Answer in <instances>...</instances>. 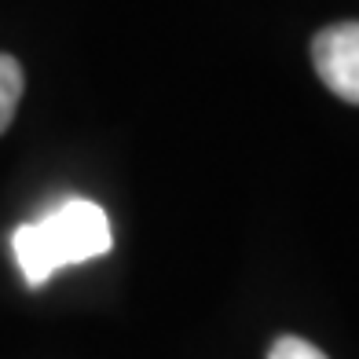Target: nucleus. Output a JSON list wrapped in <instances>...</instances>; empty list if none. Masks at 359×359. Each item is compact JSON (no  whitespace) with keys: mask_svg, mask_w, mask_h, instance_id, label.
Segmentation results:
<instances>
[{"mask_svg":"<svg viewBox=\"0 0 359 359\" xmlns=\"http://www.w3.org/2000/svg\"><path fill=\"white\" fill-rule=\"evenodd\" d=\"M15 260L29 286H44L55 271L103 257L114 246L110 220L95 202L70 198L34 224H22L11 238Z\"/></svg>","mask_w":359,"mask_h":359,"instance_id":"1","label":"nucleus"},{"mask_svg":"<svg viewBox=\"0 0 359 359\" xmlns=\"http://www.w3.org/2000/svg\"><path fill=\"white\" fill-rule=\"evenodd\" d=\"M312 62L326 88L359 107V22H337L316 34Z\"/></svg>","mask_w":359,"mask_h":359,"instance_id":"2","label":"nucleus"},{"mask_svg":"<svg viewBox=\"0 0 359 359\" xmlns=\"http://www.w3.org/2000/svg\"><path fill=\"white\" fill-rule=\"evenodd\" d=\"M22 88H26V74H22V62L15 55L0 52V133L11 125L15 110H19L22 100Z\"/></svg>","mask_w":359,"mask_h":359,"instance_id":"3","label":"nucleus"},{"mask_svg":"<svg viewBox=\"0 0 359 359\" xmlns=\"http://www.w3.org/2000/svg\"><path fill=\"white\" fill-rule=\"evenodd\" d=\"M268 359H330V355H326V352H319V348L312 345V341L286 334V337H279V341L271 345Z\"/></svg>","mask_w":359,"mask_h":359,"instance_id":"4","label":"nucleus"}]
</instances>
